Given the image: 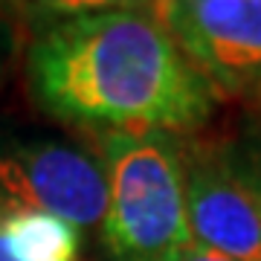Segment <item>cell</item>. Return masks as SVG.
Wrapping results in <instances>:
<instances>
[{
  "instance_id": "obj_1",
  "label": "cell",
  "mask_w": 261,
  "mask_h": 261,
  "mask_svg": "<svg viewBox=\"0 0 261 261\" xmlns=\"http://www.w3.org/2000/svg\"><path fill=\"white\" fill-rule=\"evenodd\" d=\"M32 102L96 134H186L218 96L177 47L157 6H99L58 18L27 53Z\"/></svg>"
},
{
  "instance_id": "obj_6",
  "label": "cell",
  "mask_w": 261,
  "mask_h": 261,
  "mask_svg": "<svg viewBox=\"0 0 261 261\" xmlns=\"http://www.w3.org/2000/svg\"><path fill=\"white\" fill-rule=\"evenodd\" d=\"M0 235L18 261H79V226L44 212H9Z\"/></svg>"
},
{
  "instance_id": "obj_3",
  "label": "cell",
  "mask_w": 261,
  "mask_h": 261,
  "mask_svg": "<svg viewBox=\"0 0 261 261\" xmlns=\"http://www.w3.org/2000/svg\"><path fill=\"white\" fill-rule=\"evenodd\" d=\"M0 212H44L96 226L108 212L102 160L58 137L0 134Z\"/></svg>"
},
{
  "instance_id": "obj_10",
  "label": "cell",
  "mask_w": 261,
  "mask_h": 261,
  "mask_svg": "<svg viewBox=\"0 0 261 261\" xmlns=\"http://www.w3.org/2000/svg\"><path fill=\"white\" fill-rule=\"evenodd\" d=\"M0 221H3V212H0Z\"/></svg>"
},
{
  "instance_id": "obj_4",
  "label": "cell",
  "mask_w": 261,
  "mask_h": 261,
  "mask_svg": "<svg viewBox=\"0 0 261 261\" xmlns=\"http://www.w3.org/2000/svg\"><path fill=\"white\" fill-rule=\"evenodd\" d=\"M157 12L218 99L261 102V0H168Z\"/></svg>"
},
{
  "instance_id": "obj_5",
  "label": "cell",
  "mask_w": 261,
  "mask_h": 261,
  "mask_svg": "<svg viewBox=\"0 0 261 261\" xmlns=\"http://www.w3.org/2000/svg\"><path fill=\"white\" fill-rule=\"evenodd\" d=\"M186 212L200 250L235 261H261V203L232 140L183 145Z\"/></svg>"
},
{
  "instance_id": "obj_9",
  "label": "cell",
  "mask_w": 261,
  "mask_h": 261,
  "mask_svg": "<svg viewBox=\"0 0 261 261\" xmlns=\"http://www.w3.org/2000/svg\"><path fill=\"white\" fill-rule=\"evenodd\" d=\"M0 261H18V258L9 252V247H6V241H3V235H0Z\"/></svg>"
},
{
  "instance_id": "obj_7",
  "label": "cell",
  "mask_w": 261,
  "mask_h": 261,
  "mask_svg": "<svg viewBox=\"0 0 261 261\" xmlns=\"http://www.w3.org/2000/svg\"><path fill=\"white\" fill-rule=\"evenodd\" d=\"M235 145H238V157L244 163V171H247V177L255 189V197L261 203V119L250 122L244 137L235 140Z\"/></svg>"
},
{
  "instance_id": "obj_8",
  "label": "cell",
  "mask_w": 261,
  "mask_h": 261,
  "mask_svg": "<svg viewBox=\"0 0 261 261\" xmlns=\"http://www.w3.org/2000/svg\"><path fill=\"white\" fill-rule=\"evenodd\" d=\"M183 261H235V258H226V255H221V252H212V250L192 247V250L183 255Z\"/></svg>"
},
{
  "instance_id": "obj_2",
  "label": "cell",
  "mask_w": 261,
  "mask_h": 261,
  "mask_svg": "<svg viewBox=\"0 0 261 261\" xmlns=\"http://www.w3.org/2000/svg\"><path fill=\"white\" fill-rule=\"evenodd\" d=\"M108 174L102 241L113 261H183L195 241L186 212V160L174 134H99Z\"/></svg>"
}]
</instances>
